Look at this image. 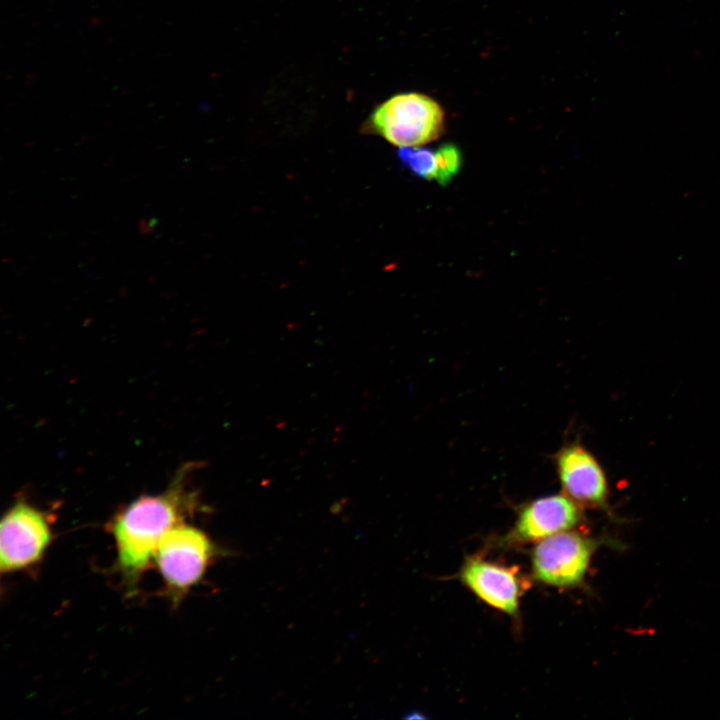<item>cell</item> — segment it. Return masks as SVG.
Segmentation results:
<instances>
[{
  "label": "cell",
  "mask_w": 720,
  "mask_h": 720,
  "mask_svg": "<svg viewBox=\"0 0 720 720\" xmlns=\"http://www.w3.org/2000/svg\"><path fill=\"white\" fill-rule=\"evenodd\" d=\"M190 498L175 483L160 495L137 498L116 515L112 534L118 566L128 586H133L150 565L163 536L183 523L192 504Z\"/></svg>",
  "instance_id": "6da1fadb"
},
{
  "label": "cell",
  "mask_w": 720,
  "mask_h": 720,
  "mask_svg": "<svg viewBox=\"0 0 720 720\" xmlns=\"http://www.w3.org/2000/svg\"><path fill=\"white\" fill-rule=\"evenodd\" d=\"M370 128L391 144L420 147L443 132L445 114L433 98L416 92L395 95L370 116Z\"/></svg>",
  "instance_id": "7a4b0ae2"
},
{
  "label": "cell",
  "mask_w": 720,
  "mask_h": 720,
  "mask_svg": "<svg viewBox=\"0 0 720 720\" xmlns=\"http://www.w3.org/2000/svg\"><path fill=\"white\" fill-rule=\"evenodd\" d=\"M214 552L213 543L203 531L184 523L163 536L154 561L174 601L200 581Z\"/></svg>",
  "instance_id": "3957f363"
},
{
  "label": "cell",
  "mask_w": 720,
  "mask_h": 720,
  "mask_svg": "<svg viewBox=\"0 0 720 720\" xmlns=\"http://www.w3.org/2000/svg\"><path fill=\"white\" fill-rule=\"evenodd\" d=\"M51 538V527L43 512L24 502L14 504L0 525L1 572L11 573L37 563Z\"/></svg>",
  "instance_id": "277c9868"
},
{
  "label": "cell",
  "mask_w": 720,
  "mask_h": 720,
  "mask_svg": "<svg viewBox=\"0 0 720 720\" xmlns=\"http://www.w3.org/2000/svg\"><path fill=\"white\" fill-rule=\"evenodd\" d=\"M596 544L593 539L567 530L540 540L531 554L533 576L556 587L580 584Z\"/></svg>",
  "instance_id": "5b68a950"
},
{
  "label": "cell",
  "mask_w": 720,
  "mask_h": 720,
  "mask_svg": "<svg viewBox=\"0 0 720 720\" xmlns=\"http://www.w3.org/2000/svg\"><path fill=\"white\" fill-rule=\"evenodd\" d=\"M462 583L487 605L515 615L526 582L519 569L483 559L467 558L460 571Z\"/></svg>",
  "instance_id": "8992f818"
},
{
  "label": "cell",
  "mask_w": 720,
  "mask_h": 720,
  "mask_svg": "<svg viewBox=\"0 0 720 720\" xmlns=\"http://www.w3.org/2000/svg\"><path fill=\"white\" fill-rule=\"evenodd\" d=\"M581 519L577 502L567 495H550L525 505L517 518L511 542L540 541L574 527Z\"/></svg>",
  "instance_id": "52a82bcc"
},
{
  "label": "cell",
  "mask_w": 720,
  "mask_h": 720,
  "mask_svg": "<svg viewBox=\"0 0 720 720\" xmlns=\"http://www.w3.org/2000/svg\"><path fill=\"white\" fill-rule=\"evenodd\" d=\"M556 466L565 494L575 502L589 506L605 502L606 477L588 450L577 444L566 446L558 453Z\"/></svg>",
  "instance_id": "ba28073f"
},
{
  "label": "cell",
  "mask_w": 720,
  "mask_h": 720,
  "mask_svg": "<svg viewBox=\"0 0 720 720\" xmlns=\"http://www.w3.org/2000/svg\"><path fill=\"white\" fill-rule=\"evenodd\" d=\"M401 163L415 176L437 181L439 175V155L437 149L423 147H400L398 153Z\"/></svg>",
  "instance_id": "9c48e42d"
},
{
  "label": "cell",
  "mask_w": 720,
  "mask_h": 720,
  "mask_svg": "<svg viewBox=\"0 0 720 720\" xmlns=\"http://www.w3.org/2000/svg\"><path fill=\"white\" fill-rule=\"evenodd\" d=\"M439 155V175L437 182L441 185L449 183L460 171L462 154L454 144H444L437 148Z\"/></svg>",
  "instance_id": "30bf717a"
},
{
  "label": "cell",
  "mask_w": 720,
  "mask_h": 720,
  "mask_svg": "<svg viewBox=\"0 0 720 720\" xmlns=\"http://www.w3.org/2000/svg\"><path fill=\"white\" fill-rule=\"evenodd\" d=\"M155 225H156L155 219L142 220L140 222L139 229L142 233H147V232L151 231Z\"/></svg>",
  "instance_id": "8fae6325"
}]
</instances>
